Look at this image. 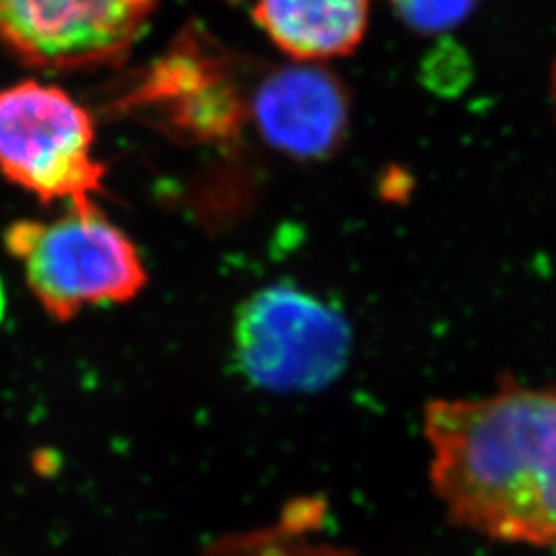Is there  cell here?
I'll return each instance as SVG.
<instances>
[{
  "instance_id": "7",
  "label": "cell",
  "mask_w": 556,
  "mask_h": 556,
  "mask_svg": "<svg viewBox=\"0 0 556 556\" xmlns=\"http://www.w3.org/2000/svg\"><path fill=\"white\" fill-rule=\"evenodd\" d=\"M254 21L298 62L349 56L365 38L369 0H256Z\"/></svg>"
},
{
  "instance_id": "5",
  "label": "cell",
  "mask_w": 556,
  "mask_h": 556,
  "mask_svg": "<svg viewBox=\"0 0 556 556\" xmlns=\"http://www.w3.org/2000/svg\"><path fill=\"white\" fill-rule=\"evenodd\" d=\"M157 0H0V40L25 64L52 71L118 62Z\"/></svg>"
},
{
  "instance_id": "1",
  "label": "cell",
  "mask_w": 556,
  "mask_h": 556,
  "mask_svg": "<svg viewBox=\"0 0 556 556\" xmlns=\"http://www.w3.org/2000/svg\"><path fill=\"white\" fill-rule=\"evenodd\" d=\"M422 429L431 486L452 523L556 548V388L503 379L489 396L439 397Z\"/></svg>"
},
{
  "instance_id": "2",
  "label": "cell",
  "mask_w": 556,
  "mask_h": 556,
  "mask_svg": "<svg viewBox=\"0 0 556 556\" xmlns=\"http://www.w3.org/2000/svg\"><path fill=\"white\" fill-rule=\"evenodd\" d=\"M7 250L20 260L34 298L50 318L68 321L83 309L126 303L147 285L137 245L89 200L50 223L9 227Z\"/></svg>"
},
{
  "instance_id": "6",
  "label": "cell",
  "mask_w": 556,
  "mask_h": 556,
  "mask_svg": "<svg viewBox=\"0 0 556 556\" xmlns=\"http://www.w3.org/2000/svg\"><path fill=\"white\" fill-rule=\"evenodd\" d=\"M252 119L270 147L298 160H319L330 155L346 132L349 100L328 71L293 64L260 83Z\"/></svg>"
},
{
  "instance_id": "9",
  "label": "cell",
  "mask_w": 556,
  "mask_h": 556,
  "mask_svg": "<svg viewBox=\"0 0 556 556\" xmlns=\"http://www.w3.org/2000/svg\"><path fill=\"white\" fill-rule=\"evenodd\" d=\"M553 100H555V110H556V62H555V66H553Z\"/></svg>"
},
{
  "instance_id": "4",
  "label": "cell",
  "mask_w": 556,
  "mask_h": 556,
  "mask_svg": "<svg viewBox=\"0 0 556 556\" xmlns=\"http://www.w3.org/2000/svg\"><path fill=\"white\" fill-rule=\"evenodd\" d=\"M91 114L56 85L0 91V172L41 202L83 204L103 190Z\"/></svg>"
},
{
  "instance_id": "3",
  "label": "cell",
  "mask_w": 556,
  "mask_h": 556,
  "mask_svg": "<svg viewBox=\"0 0 556 556\" xmlns=\"http://www.w3.org/2000/svg\"><path fill=\"white\" fill-rule=\"evenodd\" d=\"M351 344L344 314L291 282L270 285L245 299L233 324L241 376L280 394L328 388L344 371Z\"/></svg>"
},
{
  "instance_id": "8",
  "label": "cell",
  "mask_w": 556,
  "mask_h": 556,
  "mask_svg": "<svg viewBox=\"0 0 556 556\" xmlns=\"http://www.w3.org/2000/svg\"><path fill=\"white\" fill-rule=\"evenodd\" d=\"M397 17L420 34L454 29L466 20L478 0H388Z\"/></svg>"
}]
</instances>
